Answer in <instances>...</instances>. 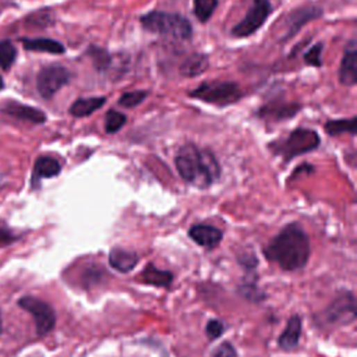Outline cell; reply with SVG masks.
I'll list each match as a JSON object with an SVG mask.
<instances>
[{"label":"cell","mask_w":357,"mask_h":357,"mask_svg":"<svg viewBox=\"0 0 357 357\" xmlns=\"http://www.w3.org/2000/svg\"><path fill=\"white\" fill-rule=\"evenodd\" d=\"M310 240L299 224L286 225L265 247V257L285 271L301 269L310 258Z\"/></svg>","instance_id":"1"},{"label":"cell","mask_w":357,"mask_h":357,"mask_svg":"<svg viewBox=\"0 0 357 357\" xmlns=\"http://www.w3.org/2000/svg\"><path fill=\"white\" fill-rule=\"evenodd\" d=\"M174 165L186 183L200 189L210 188L221 176V166L215 155L194 144H185L178 148Z\"/></svg>","instance_id":"2"},{"label":"cell","mask_w":357,"mask_h":357,"mask_svg":"<svg viewBox=\"0 0 357 357\" xmlns=\"http://www.w3.org/2000/svg\"><path fill=\"white\" fill-rule=\"evenodd\" d=\"M141 26L152 33L166 38L188 41L193 37L192 23L182 15L167 12H149L140 19Z\"/></svg>","instance_id":"3"},{"label":"cell","mask_w":357,"mask_h":357,"mask_svg":"<svg viewBox=\"0 0 357 357\" xmlns=\"http://www.w3.org/2000/svg\"><path fill=\"white\" fill-rule=\"evenodd\" d=\"M321 144V138L317 131L311 128L299 127L293 130L288 137L281 138L269 145L275 155L283 158L285 162L292 160L296 156L315 151Z\"/></svg>","instance_id":"4"},{"label":"cell","mask_w":357,"mask_h":357,"mask_svg":"<svg viewBox=\"0 0 357 357\" xmlns=\"http://www.w3.org/2000/svg\"><path fill=\"white\" fill-rule=\"evenodd\" d=\"M189 97L206 103L225 108L239 102L244 97V92L236 83L232 81H206L196 90L190 91Z\"/></svg>","instance_id":"5"},{"label":"cell","mask_w":357,"mask_h":357,"mask_svg":"<svg viewBox=\"0 0 357 357\" xmlns=\"http://www.w3.org/2000/svg\"><path fill=\"white\" fill-rule=\"evenodd\" d=\"M272 10L271 0H253V5L244 19L232 28V35L236 38L251 37L265 24Z\"/></svg>","instance_id":"6"},{"label":"cell","mask_w":357,"mask_h":357,"mask_svg":"<svg viewBox=\"0 0 357 357\" xmlns=\"http://www.w3.org/2000/svg\"><path fill=\"white\" fill-rule=\"evenodd\" d=\"M72 80V73L63 66L52 65L44 67L37 77V90L44 99H51Z\"/></svg>","instance_id":"7"},{"label":"cell","mask_w":357,"mask_h":357,"mask_svg":"<svg viewBox=\"0 0 357 357\" xmlns=\"http://www.w3.org/2000/svg\"><path fill=\"white\" fill-rule=\"evenodd\" d=\"M19 304L22 308H24L34 317L38 336H44L53 329L56 322V315L51 304L34 296H26L20 299Z\"/></svg>","instance_id":"8"},{"label":"cell","mask_w":357,"mask_h":357,"mask_svg":"<svg viewBox=\"0 0 357 357\" xmlns=\"http://www.w3.org/2000/svg\"><path fill=\"white\" fill-rule=\"evenodd\" d=\"M356 317V304L351 293L338 296L326 310V318L332 324H349Z\"/></svg>","instance_id":"9"},{"label":"cell","mask_w":357,"mask_h":357,"mask_svg":"<svg viewBox=\"0 0 357 357\" xmlns=\"http://www.w3.org/2000/svg\"><path fill=\"white\" fill-rule=\"evenodd\" d=\"M0 112L33 124H42L47 122V115L42 110L17 101L2 102L0 103Z\"/></svg>","instance_id":"10"},{"label":"cell","mask_w":357,"mask_h":357,"mask_svg":"<svg viewBox=\"0 0 357 357\" xmlns=\"http://www.w3.org/2000/svg\"><path fill=\"white\" fill-rule=\"evenodd\" d=\"M339 81L343 85L353 87L357 83V42L356 38H351L343 52L340 69H339Z\"/></svg>","instance_id":"11"},{"label":"cell","mask_w":357,"mask_h":357,"mask_svg":"<svg viewBox=\"0 0 357 357\" xmlns=\"http://www.w3.org/2000/svg\"><path fill=\"white\" fill-rule=\"evenodd\" d=\"M301 106L299 103H283V102H275L268 103L263 106L258 110L260 119L268 120V122H282L292 119L300 112Z\"/></svg>","instance_id":"12"},{"label":"cell","mask_w":357,"mask_h":357,"mask_svg":"<svg viewBox=\"0 0 357 357\" xmlns=\"http://www.w3.org/2000/svg\"><path fill=\"white\" fill-rule=\"evenodd\" d=\"M322 16V10L319 8L315 6H307V8H299L296 10H293L289 16H288V33H286V38L293 37L296 33H299V30L307 24L311 20H315L318 17Z\"/></svg>","instance_id":"13"},{"label":"cell","mask_w":357,"mask_h":357,"mask_svg":"<svg viewBox=\"0 0 357 357\" xmlns=\"http://www.w3.org/2000/svg\"><path fill=\"white\" fill-rule=\"evenodd\" d=\"M62 170V165L58 159L52 156H40L34 165L31 183L33 188H38L44 178L56 177Z\"/></svg>","instance_id":"14"},{"label":"cell","mask_w":357,"mask_h":357,"mask_svg":"<svg viewBox=\"0 0 357 357\" xmlns=\"http://www.w3.org/2000/svg\"><path fill=\"white\" fill-rule=\"evenodd\" d=\"M189 236L201 247L214 249L222 240V232L211 225H194L189 231Z\"/></svg>","instance_id":"15"},{"label":"cell","mask_w":357,"mask_h":357,"mask_svg":"<svg viewBox=\"0 0 357 357\" xmlns=\"http://www.w3.org/2000/svg\"><path fill=\"white\" fill-rule=\"evenodd\" d=\"M22 44L24 49L31 52L51 53V55H63L66 48L62 42L51 38H23Z\"/></svg>","instance_id":"16"},{"label":"cell","mask_w":357,"mask_h":357,"mask_svg":"<svg viewBox=\"0 0 357 357\" xmlns=\"http://www.w3.org/2000/svg\"><path fill=\"white\" fill-rule=\"evenodd\" d=\"M140 258L133 251H127V250H123V249H113L110 253H109V264L112 268H115L116 271L119 272H130L133 271L137 264H138Z\"/></svg>","instance_id":"17"},{"label":"cell","mask_w":357,"mask_h":357,"mask_svg":"<svg viewBox=\"0 0 357 357\" xmlns=\"http://www.w3.org/2000/svg\"><path fill=\"white\" fill-rule=\"evenodd\" d=\"M300 335H301V319L299 315H293L288 321L285 331L282 332L281 338L278 339V344L285 350L294 349L299 344Z\"/></svg>","instance_id":"18"},{"label":"cell","mask_w":357,"mask_h":357,"mask_svg":"<svg viewBox=\"0 0 357 357\" xmlns=\"http://www.w3.org/2000/svg\"><path fill=\"white\" fill-rule=\"evenodd\" d=\"M210 67V59L204 53H193L181 65V74L189 78L201 76Z\"/></svg>","instance_id":"19"},{"label":"cell","mask_w":357,"mask_h":357,"mask_svg":"<svg viewBox=\"0 0 357 357\" xmlns=\"http://www.w3.org/2000/svg\"><path fill=\"white\" fill-rule=\"evenodd\" d=\"M106 103V98L103 97H92V98H80L74 101L70 106V115L74 117H85L95 113Z\"/></svg>","instance_id":"20"},{"label":"cell","mask_w":357,"mask_h":357,"mask_svg":"<svg viewBox=\"0 0 357 357\" xmlns=\"http://www.w3.org/2000/svg\"><path fill=\"white\" fill-rule=\"evenodd\" d=\"M141 281L144 283L153 285V286H158V288H169L172 281H173V275L169 271H162V269L156 268L155 265L149 264L142 271Z\"/></svg>","instance_id":"21"},{"label":"cell","mask_w":357,"mask_h":357,"mask_svg":"<svg viewBox=\"0 0 357 357\" xmlns=\"http://www.w3.org/2000/svg\"><path fill=\"white\" fill-rule=\"evenodd\" d=\"M357 117L353 116L351 119H339V120H329L325 123L324 128L329 135H340L349 133L351 135L356 134L357 130Z\"/></svg>","instance_id":"22"},{"label":"cell","mask_w":357,"mask_h":357,"mask_svg":"<svg viewBox=\"0 0 357 357\" xmlns=\"http://www.w3.org/2000/svg\"><path fill=\"white\" fill-rule=\"evenodd\" d=\"M87 55L91 58V60L98 72H105L112 65V55L103 48L90 47L87 51Z\"/></svg>","instance_id":"23"},{"label":"cell","mask_w":357,"mask_h":357,"mask_svg":"<svg viewBox=\"0 0 357 357\" xmlns=\"http://www.w3.org/2000/svg\"><path fill=\"white\" fill-rule=\"evenodd\" d=\"M194 15L200 23H207L217 10L218 0H194Z\"/></svg>","instance_id":"24"},{"label":"cell","mask_w":357,"mask_h":357,"mask_svg":"<svg viewBox=\"0 0 357 357\" xmlns=\"http://www.w3.org/2000/svg\"><path fill=\"white\" fill-rule=\"evenodd\" d=\"M17 58V49L9 40L0 41V69L9 70Z\"/></svg>","instance_id":"25"},{"label":"cell","mask_w":357,"mask_h":357,"mask_svg":"<svg viewBox=\"0 0 357 357\" xmlns=\"http://www.w3.org/2000/svg\"><path fill=\"white\" fill-rule=\"evenodd\" d=\"M127 123V116L116 109H110L105 116V131L108 134L117 133Z\"/></svg>","instance_id":"26"},{"label":"cell","mask_w":357,"mask_h":357,"mask_svg":"<svg viewBox=\"0 0 357 357\" xmlns=\"http://www.w3.org/2000/svg\"><path fill=\"white\" fill-rule=\"evenodd\" d=\"M147 97H148V91H144V90L124 92L119 98L117 105L122 108H126V109H131V108H135L140 103H142L147 99Z\"/></svg>","instance_id":"27"},{"label":"cell","mask_w":357,"mask_h":357,"mask_svg":"<svg viewBox=\"0 0 357 357\" xmlns=\"http://www.w3.org/2000/svg\"><path fill=\"white\" fill-rule=\"evenodd\" d=\"M321 53H322V44H315L313 48H310L306 55H304V62L308 66L313 67H321L322 66V59H321Z\"/></svg>","instance_id":"28"},{"label":"cell","mask_w":357,"mask_h":357,"mask_svg":"<svg viewBox=\"0 0 357 357\" xmlns=\"http://www.w3.org/2000/svg\"><path fill=\"white\" fill-rule=\"evenodd\" d=\"M206 332H207L208 339L215 340V339H218L225 332V325L221 321H218V319H211L207 324Z\"/></svg>","instance_id":"29"},{"label":"cell","mask_w":357,"mask_h":357,"mask_svg":"<svg viewBox=\"0 0 357 357\" xmlns=\"http://www.w3.org/2000/svg\"><path fill=\"white\" fill-rule=\"evenodd\" d=\"M213 357H236V349L229 342H224L213 354Z\"/></svg>","instance_id":"30"},{"label":"cell","mask_w":357,"mask_h":357,"mask_svg":"<svg viewBox=\"0 0 357 357\" xmlns=\"http://www.w3.org/2000/svg\"><path fill=\"white\" fill-rule=\"evenodd\" d=\"M13 240H15V236L12 233L0 229V246H5V244H8V243H10Z\"/></svg>","instance_id":"31"},{"label":"cell","mask_w":357,"mask_h":357,"mask_svg":"<svg viewBox=\"0 0 357 357\" xmlns=\"http://www.w3.org/2000/svg\"><path fill=\"white\" fill-rule=\"evenodd\" d=\"M5 183H6V177H5V174L0 173V189L5 186Z\"/></svg>","instance_id":"32"},{"label":"cell","mask_w":357,"mask_h":357,"mask_svg":"<svg viewBox=\"0 0 357 357\" xmlns=\"http://www.w3.org/2000/svg\"><path fill=\"white\" fill-rule=\"evenodd\" d=\"M5 88V81L2 78V76H0V91H2Z\"/></svg>","instance_id":"33"},{"label":"cell","mask_w":357,"mask_h":357,"mask_svg":"<svg viewBox=\"0 0 357 357\" xmlns=\"http://www.w3.org/2000/svg\"><path fill=\"white\" fill-rule=\"evenodd\" d=\"M2 329H3V325H2V314H0V333H2Z\"/></svg>","instance_id":"34"}]
</instances>
